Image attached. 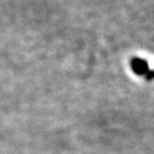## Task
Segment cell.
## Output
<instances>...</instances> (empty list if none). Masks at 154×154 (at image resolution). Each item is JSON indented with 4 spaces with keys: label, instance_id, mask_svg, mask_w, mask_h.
<instances>
[{
    "label": "cell",
    "instance_id": "obj_1",
    "mask_svg": "<svg viewBox=\"0 0 154 154\" xmlns=\"http://www.w3.org/2000/svg\"><path fill=\"white\" fill-rule=\"evenodd\" d=\"M130 64L132 71L138 76H144L148 71L150 70L149 63H148L147 60H144L143 58L133 57L130 61Z\"/></svg>",
    "mask_w": 154,
    "mask_h": 154
},
{
    "label": "cell",
    "instance_id": "obj_2",
    "mask_svg": "<svg viewBox=\"0 0 154 154\" xmlns=\"http://www.w3.org/2000/svg\"><path fill=\"white\" fill-rule=\"evenodd\" d=\"M143 78L146 80H153L154 79V70H151V69H150V70L147 72V74L143 76Z\"/></svg>",
    "mask_w": 154,
    "mask_h": 154
}]
</instances>
